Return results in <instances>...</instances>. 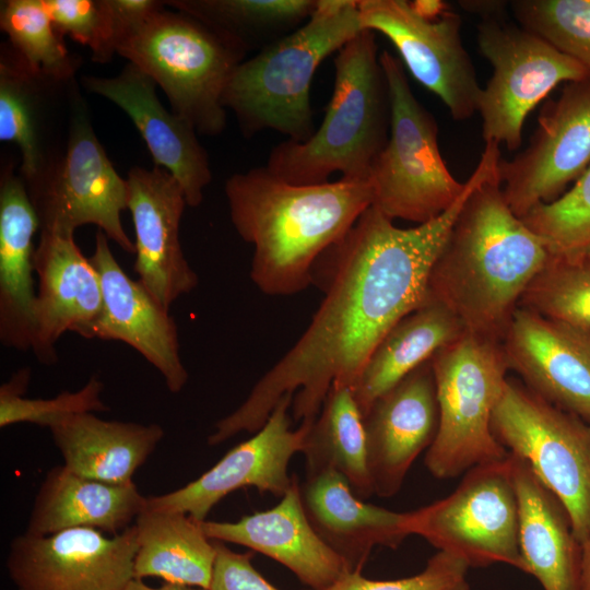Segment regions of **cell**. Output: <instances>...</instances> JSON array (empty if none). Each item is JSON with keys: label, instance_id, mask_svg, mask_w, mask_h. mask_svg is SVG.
Masks as SVG:
<instances>
[{"label": "cell", "instance_id": "obj_1", "mask_svg": "<svg viewBox=\"0 0 590 590\" xmlns=\"http://www.w3.org/2000/svg\"><path fill=\"white\" fill-rule=\"evenodd\" d=\"M487 178L484 167H475L453 205L409 228L370 205L317 261L322 268L314 275L321 273L324 297L303 335L246 400L216 422L208 444L257 433L281 398L295 391L294 420L312 424L332 386L353 390L386 333L427 300L434 262L467 199Z\"/></svg>", "mask_w": 590, "mask_h": 590}, {"label": "cell", "instance_id": "obj_2", "mask_svg": "<svg viewBox=\"0 0 590 590\" xmlns=\"http://www.w3.org/2000/svg\"><path fill=\"white\" fill-rule=\"evenodd\" d=\"M224 192L233 226L255 249L250 279L272 296L311 284L319 258L373 204L368 180L293 185L267 166L232 175Z\"/></svg>", "mask_w": 590, "mask_h": 590}, {"label": "cell", "instance_id": "obj_3", "mask_svg": "<svg viewBox=\"0 0 590 590\" xmlns=\"http://www.w3.org/2000/svg\"><path fill=\"white\" fill-rule=\"evenodd\" d=\"M551 253L507 204L499 173L467 199L430 271L428 297L469 333L503 341L522 294Z\"/></svg>", "mask_w": 590, "mask_h": 590}, {"label": "cell", "instance_id": "obj_4", "mask_svg": "<svg viewBox=\"0 0 590 590\" xmlns=\"http://www.w3.org/2000/svg\"><path fill=\"white\" fill-rule=\"evenodd\" d=\"M375 33L363 30L333 59V91L321 125L305 142L285 140L267 168L293 185H317L339 172L368 180L390 131V97Z\"/></svg>", "mask_w": 590, "mask_h": 590}, {"label": "cell", "instance_id": "obj_5", "mask_svg": "<svg viewBox=\"0 0 590 590\" xmlns=\"http://www.w3.org/2000/svg\"><path fill=\"white\" fill-rule=\"evenodd\" d=\"M363 31L357 1L318 0L296 31L245 59L232 74L223 105L244 137L278 131L293 142L315 132L310 86L320 63Z\"/></svg>", "mask_w": 590, "mask_h": 590}, {"label": "cell", "instance_id": "obj_6", "mask_svg": "<svg viewBox=\"0 0 590 590\" xmlns=\"http://www.w3.org/2000/svg\"><path fill=\"white\" fill-rule=\"evenodd\" d=\"M165 7L132 28L117 54L151 76L172 111L198 133L219 135L226 127L224 91L247 52L194 16Z\"/></svg>", "mask_w": 590, "mask_h": 590}, {"label": "cell", "instance_id": "obj_7", "mask_svg": "<svg viewBox=\"0 0 590 590\" xmlns=\"http://www.w3.org/2000/svg\"><path fill=\"white\" fill-rule=\"evenodd\" d=\"M432 367L439 425L424 459L428 471L448 480L507 458L491 427L509 370L502 341L464 332L433 356Z\"/></svg>", "mask_w": 590, "mask_h": 590}, {"label": "cell", "instance_id": "obj_8", "mask_svg": "<svg viewBox=\"0 0 590 590\" xmlns=\"http://www.w3.org/2000/svg\"><path fill=\"white\" fill-rule=\"evenodd\" d=\"M379 59L389 88L390 131L368 176L371 205L392 221L420 225L453 205L465 181L457 180L442 160L437 121L413 94L401 60L388 50Z\"/></svg>", "mask_w": 590, "mask_h": 590}, {"label": "cell", "instance_id": "obj_9", "mask_svg": "<svg viewBox=\"0 0 590 590\" xmlns=\"http://www.w3.org/2000/svg\"><path fill=\"white\" fill-rule=\"evenodd\" d=\"M491 427L562 502L581 545L590 536V426L518 380L507 378Z\"/></svg>", "mask_w": 590, "mask_h": 590}, {"label": "cell", "instance_id": "obj_10", "mask_svg": "<svg viewBox=\"0 0 590 590\" xmlns=\"http://www.w3.org/2000/svg\"><path fill=\"white\" fill-rule=\"evenodd\" d=\"M410 534L469 567L507 564L529 574L519 545V509L510 453L463 474L445 498L409 512Z\"/></svg>", "mask_w": 590, "mask_h": 590}, {"label": "cell", "instance_id": "obj_11", "mask_svg": "<svg viewBox=\"0 0 590 590\" xmlns=\"http://www.w3.org/2000/svg\"><path fill=\"white\" fill-rule=\"evenodd\" d=\"M476 40L493 67L482 87L477 111L486 142L521 145L529 113L558 84L590 79V71L553 45L506 21L505 15L481 19Z\"/></svg>", "mask_w": 590, "mask_h": 590}, {"label": "cell", "instance_id": "obj_12", "mask_svg": "<svg viewBox=\"0 0 590 590\" xmlns=\"http://www.w3.org/2000/svg\"><path fill=\"white\" fill-rule=\"evenodd\" d=\"M40 232L74 236L83 225H96L125 252L134 255L121 212L127 210L128 188L99 143L84 103L72 94L64 154L45 176L26 187Z\"/></svg>", "mask_w": 590, "mask_h": 590}, {"label": "cell", "instance_id": "obj_13", "mask_svg": "<svg viewBox=\"0 0 590 590\" xmlns=\"http://www.w3.org/2000/svg\"><path fill=\"white\" fill-rule=\"evenodd\" d=\"M590 167V79L567 83L543 105L529 145L500 160L504 198L518 216L559 198Z\"/></svg>", "mask_w": 590, "mask_h": 590}, {"label": "cell", "instance_id": "obj_14", "mask_svg": "<svg viewBox=\"0 0 590 590\" xmlns=\"http://www.w3.org/2000/svg\"><path fill=\"white\" fill-rule=\"evenodd\" d=\"M363 30L385 35L415 80L437 95L455 120L477 111L480 87L460 34L461 17L416 14L405 0H357Z\"/></svg>", "mask_w": 590, "mask_h": 590}, {"label": "cell", "instance_id": "obj_15", "mask_svg": "<svg viewBox=\"0 0 590 590\" xmlns=\"http://www.w3.org/2000/svg\"><path fill=\"white\" fill-rule=\"evenodd\" d=\"M134 524L110 538L73 528L10 543L7 569L16 590H122L133 579Z\"/></svg>", "mask_w": 590, "mask_h": 590}, {"label": "cell", "instance_id": "obj_16", "mask_svg": "<svg viewBox=\"0 0 590 590\" xmlns=\"http://www.w3.org/2000/svg\"><path fill=\"white\" fill-rule=\"evenodd\" d=\"M293 394L278 402L266 424L248 440L228 450L201 476L173 492L146 497V509L182 512L204 521L210 510L228 494L256 487L282 497L292 486L288 464L296 452H303L311 424L291 428L288 409Z\"/></svg>", "mask_w": 590, "mask_h": 590}, {"label": "cell", "instance_id": "obj_17", "mask_svg": "<svg viewBox=\"0 0 590 590\" xmlns=\"http://www.w3.org/2000/svg\"><path fill=\"white\" fill-rule=\"evenodd\" d=\"M126 180L127 210L135 235L133 271L152 296L170 310L179 297L199 284L180 241L185 192L167 170L157 166H135Z\"/></svg>", "mask_w": 590, "mask_h": 590}, {"label": "cell", "instance_id": "obj_18", "mask_svg": "<svg viewBox=\"0 0 590 590\" xmlns=\"http://www.w3.org/2000/svg\"><path fill=\"white\" fill-rule=\"evenodd\" d=\"M502 343L530 390L590 422V330L518 307Z\"/></svg>", "mask_w": 590, "mask_h": 590}, {"label": "cell", "instance_id": "obj_19", "mask_svg": "<svg viewBox=\"0 0 590 590\" xmlns=\"http://www.w3.org/2000/svg\"><path fill=\"white\" fill-rule=\"evenodd\" d=\"M108 240L98 231L90 257L101 278L103 308L87 339L128 344L161 374L172 393H178L189 374L181 359L176 321L139 280L123 271Z\"/></svg>", "mask_w": 590, "mask_h": 590}, {"label": "cell", "instance_id": "obj_20", "mask_svg": "<svg viewBox=\"0 0 590 590\" xmlns=\"http://www.w3.org/2000/svg\"><path fill=\"white\" fill-rule=\"evenodd\" d=\"M363 422L374 494L391 497L437 435L439 410L432 359L377 398Z\"/></svg>", "mask_w": 590, "mask_h": 590}, {"label": "cell", "instance_id": "obj_21", "mask_svg": "<svg viewBox=\"0 0 590 590\" xmlns=\"http://www.w3.org/2000/svg\"><path fill=\"white\" fill-rule=\"evenodd\" d=\"M83 86L120 107L143 138L154 166L167 170L182 187L187 205L197 208L212 179L209 156L196 129L166 109L156 94V83L128 62L116 76L85 75Z\"/></svg>", "mask_w": 590, "mask_h": 590}, {"label": "cell", "instance_id": "obj_22", "mask_svg": "<svg viewBox=\"0 0 590 590\" xmlns=\"http://www.w3.org/2000/svg\"><path fill=\"white\" fill-rule=\"evenodd\" d=\"M34 268L38 287L31 351L42 364L52 365L58 361L56 344L66 332L87 339L102 312V283L74 236L40 232Z\"/></svg>", "mask_w": 590, "mask_h": 590}, {"label": "cell", "instance_id": "obj_23", "mask_svg": "<svg viewBox=\"0 0 590 590\" xmlns=\"http://www.w3.org/2000/svg\"><path fill=\"white\" fill-rule=\"evenodd\" d=\"M201 527L211 540L243 545L281 563L311 590L324 589L350 573L309 523L296 475L274 507L235 522L204 520Z\"/></svg>", "mask_w": 590, "mask_h": 590}, {"label": "cell", "instance_id": "obj_24", "mask_svg": "<svg viewBox=\"0 0 590 590\" xmlns=\"http://www.w3.org/2000/svg\"><path fill=\"white\" fill-rule=\"evenodd\" d=\"M300 498L315 532L351 573L362 571L375 546L396 548L411 535L409 512L364 503L333 469L307 472Z\"/></svg>", "mask_w": 590, "mask_h": 590}, {"label": "cell", "instance_id": "obj_25", "mask_svg": "<svg viewBox=\"0 0 590 590\" xmlns=\"http://www.w3.org/2000/svg\"><path fill=\"white\" fill-rule=\"evenodd\" d=\"M40 231L24 180L5 172L0 185V341L32 349L34 333V236Z\"/></svg>", "mask_w": 590, "mask_h": 590}, {"label": "cell", "instance_id": "obj_26", "mask_svg": "<svg viewBox=\"0 0 590 590\" xmlns=\"http://www.w3.org/2000/svg\"><path fill=\"white\" fill-rule=\"evenodd\" d=\"M145 506L146 497L133 482H101L57 465L39 486L24 533L44 536L91 528L116 535L131 527Z\"/></svg>", "mask_w": 590, "mask_h": 590}, {"label": "cell", "instance_id": "obj_27", "mask_svg": "<svg viewBox=\"0 0 590 590\" xmlns=\"http://www.w3.org/2000/svg\"><path fill=\"white\" fill-rule=\"evenodd\" d=\"M521 555L544 590H580L581 545L562 502L511 455Z\"/></svg>", "mask_w": 590, "mask_h": 590}, {"label": "cell", "instance_id": "obj_28", "mask_svg": "<svg viewBox=\"0 0 590 590\" xmlns=\"http://www.w3.org/2000/svg\"><path fill=\"white\" fill-rule=\"evenodd\" d=\"M49 429L66 468L113 484L132 483L165 436L156 423L106 421L90 412L73 414Z\"/></svg>", "mask_w": 590, "mask_h": 590}, {"label": "cell", "instance_id": "obj_29", "mask_svg": "<svg viewBox=\"0 0 590 590\" xmlns=\"http://www.w3.org/2000/svg\"><path fill=\"white\" fill-rule=\"evenodd\" d=\"M464 332L450 309L429 298L399 320L377 344L352 390L362 415L377 398Z\"/></svg>", "mask_w": 590, "mask_h": 590}, {"label": "cell", "instance_id": "obj_30", "mask_svg": "<svg viewBox=\"0 0 590 590\" xmlns=\"http://www.w3.org/2000/svg\"><path fill=\"white\" fill-rule=\"evenodd\" d=\"M202 521L182 512L144 509L135 519L133 577L210 589L216 557Z\"/></svg>", "mask_w": 590, "mask_h": 590}, {"label": "cell", "instance_id": "obj_31", "mask_svg": "<svg viewBox=\"0 0 590 590\" xmlns=\"http://www.w3.org/2000/svg\"><path fill=\"white\" fill-rule=\"evenodd\" d=\"M31 70L5 44L0 58V140L15 143L21 154V178L36 185L56 158L48 153L47 109L50 92L60 85Z\"/></svg>", "mask_w": 590, "mask_h": 590}, {"label": "cell", "instance_id": "obj_32", "mask_svg": "<svg viewBox=\"0 0 590 590\" xmlns=\"http://www.w3.org/2000/svg\"><path fill=\"white\" fill-rule=\"evenodd\" d=\"M303 453L307 472L333 469L358 497L374 494L363 415L350 388L332 386L310 425Z\"/></svg>", "mask_w": 590, "mask_h": 590}, {"label": "cell", "instance_id": "obj_33", "mask_svg": "<svg viewBox=\"0 0 590 590\" xmlns=\"http://www.w3.org/2000/svg\"><path fill=\"white\" fill-rule=\"evenodd\" d=\"M318 0H173L166 5L186 12L246 52L261 50L299 28Z\"/></svg>", "mask_w": 590, "mask_h": 590}, {"label": "cell", "instance_id": "obj_34", "mask_svg": "<svg viewBox=\"0 0 590 590\" xmlns=\"http://www.w3.org/2000/svg\"><path fill=\"white\" fill-rule=\"evenodd\" d=\"M0 27L31 70L59 83L72 80L78 63L55 28L45 0L2 1Z\"/></svg>", "mask_w": 590, "mask_h": 590}, {"label": "cell", "instance_id": "obj_35", "mask_svg": "<svg viewBox=\"0 0 590 590\" xmlns=\"http://www.w3.org/2000/svg\"><path fill=\"white\" fill-rule=\"evenodd\" d=\"M519 307L590 330V253L577 259L551 256Z\"/></svg>", "mask_w": 590, "mask_h": 590}, {"label": "cell", "instance_id": "obj_36", "mask_svg": "<svg viewBox=\"0 0 590 590\" xmlns=\"http://www.w3.org/2000/svg\"><path fill=\"white\" fill-rule=\"evenodd\" d=\"M28 367L15 371L0 387V427L31 423L51 428L64 418L79 413L106 412L102 393L104 384L92 376L76 391H62L50 399H30L24 394L31 380Z\"/></svg>", "mask_w": 590, "mask_h": 590}, {"label": "cell", "instance_id": "obj_37", "mask_svg": "<svg viewBox=\"0 0 590 590\" xmlns=\"http://www.w3.org/2000/svg\"><path fill=\"white\" fill-rule=\"evenodd\" d=\"M523 223L545 243L552 257L590 253V167L559 198L534 206Z\"/></svg>", "mask_w": 590, "mask_h": 590}, {"label": "cell", "instance_id": "obj_38", "mask_svg": "<svg viewBox=\"0 0 590 590\" xmlns=\"http://www.w3.org/2000/svg\"><path fill=\"white\" fill-rule=\"evenodd\" d=\"M518 24L590 71V0H516Z\"/></svg>", "mask_w": 590, "mask_h": 590}, {"label": "cell", "instance_id": "obj_39", "mask_svg": "<svg viewBox=\"0 0 590 590\" xmlns=\"http://www.w3.org/2000/svg\"><path fill=\"white\" fill-rule=\"evenodd\" d=\"M57 32L85 45L96 62L117 54L119 36L107 0H45Z\"/></svg>", "mask_w": 590, "mask_h": 590}, {"label": "cell", "instance_id": "obj_40", "mask_svg": "<svg viewBox=\"0 0 590 590\" xmlns=\"http://www.w3.org/2000/svg\"><path fill=\"white\" fill-rule=\"evenodd\" d=\"M469 568L462 558L438 551L427 560L425 568L414 576L396 580H371L359 571H350L321 590H470L467 580Z\"/></svg>", "mask_w": 590, "mask_h": 590}, {"label": "cell", "instance_id": "obj_41", "mask_svg": "<svg viewBox=\"0 0 590 590\" xmlns=\"http://www.w3.org/2000/svg\"><path fill=\"white\" fill-rule=\"evenodd\" d=\"M214 544L216 557L209 590H279L255 569L253 552L237 553L221 541Z\"/></svg>", "mask_w": 590, "mask_h": 590}, {"label": "cell", "instance_id": "obj_42", "mask_svg": "<svg viewBox=\"0 0 590 590\" xmlns=\"http://www.w3.org/2000/svg\"><path fill=\"white\" fill-rule=\"evenodd\" d=\"M461 7L473 12L481 19L505 15L507 2L505 1H462Z\"/></svg>", "mask_w": 590, "mask_h": 590}, {"label": "cell", "instance_id": "obj_43", "mask_svg": "<svg viewBox=\"0 0 590 590\" xmlns=\"http://www.w3.org/2000/svg\"><path fill=\"white\" fill-rule=\"evenodd\" d=\"M410 5L416 14L426 20H436L450 10L441 0H414L410 1Z\"/></svg>", "mask_w": 590, "mask_h": 590}, {"label": "cell", "instance_id": "obj_44", "mask_svg": "<svg viewBox=\"0 0 590 590\" xmlns=\"http://www.w3.org/2000/svg\"><path fill=\"white\" fill-rule=\"evenodd\" d=\"M580 590H590V536L581 544Z\"/></svg>", "mask_w": 590, "mask_h": 590}, {"label": "cell", "instance_id": "obj_45", "mask_svg": "<svg viewBox=\"0 0 590 590\" xmlns=\"http://www.w3.org/2000/svg\"><path fill=\"white\" fill-rule=\"evenodd\" d=\"M122 590H206L197 587H190L185 585L177 583H166L160 588L149 587L143 582L142 579L133 578L131 579Z\"/></svg>", "mask_w": 590, "mask_h": 590}]
</instances>
